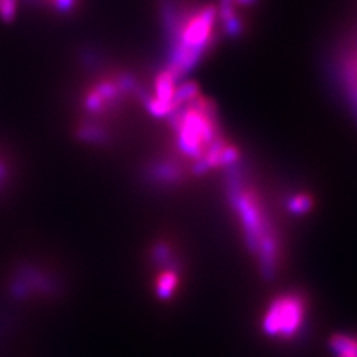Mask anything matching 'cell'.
Returning a JSON list of instances; mask_svg holds the SVG:
<instances>
[{"label":"cell","instance_id":"6da1fadb","mask_svg":"<svg viewBox=\"0 0 357 357\" xmlns=\"http://www.w3.org/2000/svg\"><path fill=\"white\" fill-rule=\"evenodd\" d=\"M167 12L171 52L165 66L184 81L185 76L201 62L206 52L214 45L216 25L219 23L217 5L194 6L179 15L171 10Z\"/></svg>","mask_w":357,"mask_h":357},{"label":"cell","instance_id":"7a4b0ae2","mask_svg":"<svg viewBox=\"0 0 357 357\" xmlns=\"http://www.w3.org/2000/svg\"><path fill=\"white\" fill-rule=\"evenodd\" d=\"M226 198L237 216L245 245L251 255L256 256L269 243H280L262 198L247 185L241 162L226 169Z\"/></svg>","mask_w":357,"mask_h":357},{"label":"cell","instance_id":"3957f363","mask_svg":"<svg viewBox=\"0 0 357 357\" xmlns=\"http://www.w3.org/2000/svg\"><path fill=\"white\" fill-rule=\"evenodd\" d=\"M169 121L177 152L194 162L201 158L217 137L222 136L213 103L201 94L174 112Z\"/></svg>","mask_w":357,"mask_h":357},{"label":"cell","instance_id":"277c9868","mask_svg":"<svg viewBox=\"0 0 357 357\" xmlns=\"http://www.w3.org/2000/svg\"><path fill=\"white\" fill-rule=\"evenodd\" d=\"M307 299L298 292L275 296L262 316L260 328L264 335L282 341L298 338L307 323Z\"/></svg>","mask_w":357,"mask_h":357},{"label":"cell","instance_id":"5b68a950","mask_svg":"<svg viewBox=\"0 0 357 357\" xmlns=\"http://www.w3.org/2000/svg\"><path fill=\"white\" fill-rule=\"evenodd\" d=\"M146 177L155 186L177 188L186 179V174L177 161L160 158L146 169Z\"/></svg>","mask_w":357,"mask_h":357},{"label":"cell","instance_id":"8992f818","mask_svg":"<svg viewBox=\"0 0 357 357\" xmlns=\"http://www.w3.org/2000/svg\"><path fill=\"white\" fill-rule=\"evenodd\" d=\"M180 284V269H162L155 278V295L161 301H170Z\"/></svg>","mask_w":357,"mask_h":357},{"label":"cell","instance_id":"52a82bcc","mask_svg":"<svg viewBox=\"0 0 357 357\" xmlns=\"http://www.w3.org/2000/svg\"><path fill=\"white\" fill-rule=\"evenodd\" d=\"M151 256L155 267L160 268L161 271L162 269H179V259L176 256V251H174L169 241H156L155 246L152 247Z\"/></svg>","mask_w":357,"mask_h":357},{"label":"cell","instance_id":"ba28073f","mask_svg":"<svg viewBox=\"0 0 357 357\" xmlns=\"http://www.w3.org/2000/svg\"><path fill=\"white\" fill-rule=\"evenodd\" d=\"M328 347L335 357H357V335L334 334Z\"/></svg>","mask_w":357,"mask_h":357},{"label":"cell","instance_id":"9c48e42d","mask_svg":"<svg viewBox=\"0 0 357 357\" xmlns=\"http://www.w3.org/2000/svg\"><path fill=\"white\" fill-rule=\"evenodd\" d=\"M312 207H315V199L308 193H296L287 197L284 208L291 216H307L311 213Z\"/></svg>","mask_w":357,"mask_h":357}]
</instances>
